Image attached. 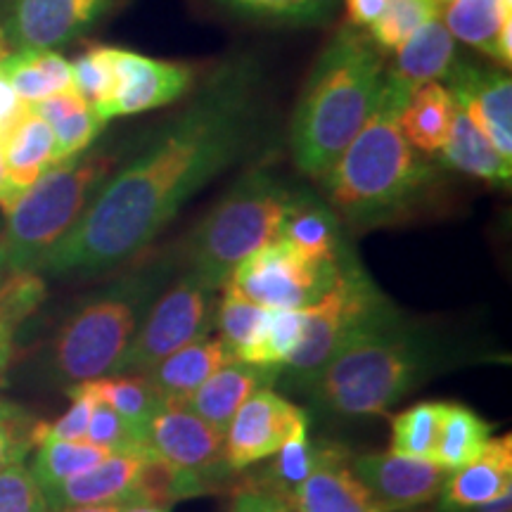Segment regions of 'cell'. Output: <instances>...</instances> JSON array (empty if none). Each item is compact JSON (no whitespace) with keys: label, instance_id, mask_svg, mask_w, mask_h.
<instances>
[{"label":"cell","instance_id":"ee69618b","mask_svg":"<svg viewBox=\"0 0 512 512\" xmlns=\"http://www.w3.org/2000/svg\"><path fill=\"white\" fill-rule=\"evenodd\" d=\"M72 406L64 411L55 422H36L34 427V446L43 439H60V441H86L88 422H91L95 399L81 387H67Z\"/></svg>","mask_w":512,"mask_h":512},{"label":"cell","instance_id":"9c48e42d","mask_svg":"<svg viewBox=\"0 0 512 512\" xmlns=\"http://www.w3.org/2000/svg\"><path fill=\"white\" fill-rule=\"evenodd\" d=\"M219 292L200 273L183 266L147 309L114 375H145L174 351L209 337Z\"/></svg>","mask_w":512,"mask_h":512},{"label":"cell","instance_id":"3957f363","mask_svg":"<svg viewBox=\"0 0 512 512\" xmlns=\"http://www.w3.org/2000/svg\"><path fill=\"white\" fill-rule=\"evenodd\" d=\"M387 62L366 31L339 27L320 50L290 124L292 162L309 178H323L358 136L380 100Z\"/></svg>","mask_w":512,"mask_h":512},{"label":"cell","instance_id":"f35d334b","mask_svg":"<svg viewBox=\"0 0 512 512\" xmlns=\"http://www.w3.org/2000/svg\"><path fill=\"white\" fill-rule=\"evenodd\" d=\"M302 330V309L268 311L264 330H261L259 339H256L254 349L247 354L245 363H254V366H273L280 368V373H283L285 363L290 361L299 339H302Z\"/></svg>","mask_w":512,"mask_h":512},{"label":"cell","instance_id":"836d02e7","mask_svg":"<svg viewBox=\"0 0 512 512\" xmlns=\"http://www.w3.org/2000/svg\"><path fill=\"white\" fill-rule=\"evenodd\" d=\"M46 297V283L38 273H10L0 285V375L8 368L19 325Z\"/></svg>","mask_w":512,"mask_h":512},{"label":"cell","instance_id":"e0dca14e","mask_svg":"<svg viewBox=\"0 0 512 512\" xmlns=\"http://www.w3.org/2000/svg\"><path fill=\"white\" fill-rule=\"evenodd\" d=\"M294 505L302 512H382L351 470V453L335 441H316L313 470Z\"/></svg>","mask_w":512,"mask_h":512},{"label":"cell","instance_id":"b9f144b4","mask_svg":"<svg viewBox=\"0 0 512 512\" xmlns=\"http://www.w3.org/2000/svg\"><path fill=\"white\" fill-rule=\"evenodd\" d=\"M88 444L105 448L110 453H126V451H147L145 439L133 430L114 408L107 403L95 401L91 422L86 432Z\"/></svg>","mask_w":512,"mask_h":512},{"label":"cell","instance_id":"f1b7e54d","mask_svg":"<svg viewBox=\"0 0 512 512\" xmlns=\"http://www.w3.org/2000/svg\"><path fill=\"white\" fill-rule=\"evenodd\" d=\"M437 157L448 169L460 171L465 176L479 178L486 183L510 185L512 159L501 155L496 145L460 110H456L451 133H448L446 145L441 147Z\"/></svg>","mask_w":512,"mask_h":512},{"label":"cell","instance_id":"ffe728a7","mask_svg":"<svg viewBox=\"0 0 512 512\" xmlns=\"http://www.w3.org/2000/svg\"><path fill=\"white\" fill-rule=\"evenodd\" d=\"M152 458L150 451L110 453L91 470L81 472L67 482L43 491L48 508H72V505H98V503H126L131 498L136 482Z\"/></svg>","mask_w":512,"mask_h":512},{"label":"cell","instance_id":"ab89813d","mask_svg":"<svg viewBox=\"0 0 512 512\" xmlns=\"http://www.w3.org/2000/svg\"><path fill=\"white\" fill-rule=\"evenodd\" d=\"M74 93L91 102L93 110L102 102L112 98L117 88V62H114V48L95 46L76 57L72 62Z\"/></svg>","mask_w":512,"mask_h":512},{"label":"cell","instance_id":"f5cc1de1","mask_svg":"<svg viewBox=\"0 0 512 512\" xmlns=\"http://www.w3.org/2000/svg\"><path fill=\"white\" fill-rule=\"evenodd\" d=\"M8 275H10V273H8V271H5L3 261H0V285H3V280H5V278H8Z\"/></svg>","mask_w":512,"mask_h":512},{"label":"cell","instance_id":"681fc988","mask_svg":"<svg viewBox=\"0 0 512 512\" xmlns=\"http://www.w3.org/2000/svg\"><path fill=\"white\" fill-rule=\"evenodd\" d=\"M512 510V489L503 491L501 496H496L494 501L479 505V508L470 510V512H510Z\"/></svg>","mask_w":512,"mask_h":512},{"label":"cell","instance_id":"db71d44e","mask_svg":"<svg viewBox=\"0 0 512 512\" xmlns=\"http://www.w3.org/2000/svg\"><path fill=\"white\" fill-rule=\"evenodd\" d=\"M283 512H302V510H299V508H297V505H285V508H283Z\"/></svg>","mask_w":512,"mask_h":512},{"label":"cell","instance_id":"7dc6e473","mask_svg":"<svg viewBox=\"0 0 512 512\" xmlns=\"http://www.w3.org/2000/svg\"><path fill=\"white\" fill-rule=\"evenodd\" d=\"M3 53H5V48L0 46V55ZM24 107L27 105L17 98L15 91L10 88V83L0 76V136L8 131V126L19 117V114H22Z\"/></svg>","mask_w":512,"mask_h":512},{"label":"cell","instance_id":"8fae6325","mask_svg":"<svg viewBox=\"0 0 512 512\" xmlns=\"http://www.w3.org/2000/svg\"><path fill=\"white\" fill-rule=\"evenodd\" d=\"M226 432L216 430L185 403H162L147 427V451L166 467L216 489L233 472L223 460Z\"/></svg>","mask_w":512,"mask_h":512},{"label":"cell","instance_id":"e575fe53","mask_svg":"<svg viewBox=\"0 0 512 512\" xmlns=\"http://www.w3.org/2000/svg\"><path fill=\"white\" fill-rule=\"evenodd\" d=\"M107 456H110V451L88 444V441L43 439L36 444L34 465L29 470L41 484V489L48 491L67 482V479L81 475V472L91 470Z\"/></svg>","mask_w":512,"mask_h":512},{"label":"cell","instance_id":"d4e9b609","mask_svg":"<svg viewBox=\"0 0 512 512\" xmlns=\"http://www.w3.org/2000/svg\"><path fill=\"white\" fill-rule=\"evenodd\" d=\"M0 76L24 105H34L50 95L74 91L72 62L60 50L19 48L0 55Z\"/></svg>","mask_w":512,"mask_h":512},{"label":"cell","instance_id":"44dd1931","mask_svg":"<svg viewBox=\"0 0 512 512\" xmlns=\"http://www.w3.org/2000/svg\"><path fill=\"white\" fill-rule=\"evenodd\" d=\"M439 17L456 41L491 57L498 67H510L512 0H448Z\"/></svg>","mask_w":512,"mask_h":512},{"label":"cell","instance_id":"bcb514c9","mask_svg":"<svg viewBox=\"0 0 512 512\" xmlns=\"http://www.w3.org/2000/svg\"><path fill=\"white\" fill-rule=\"evenodd\" d=\"M344 5H347L349 27L366 31L370 24L380 19L387 0H344Z\"/></svg>","mask_w":512,"mask_h":512},{"label":"cell","instance_id":"484cf974","mask_svg":"<svg viewBox=\"0 0 512 512\" xmlns=\"http://www.w3.org/2000/svg\"><path fill=\"white\" fill-rule=\"evenodd\" d=\"M456 119V102L444 83L430 81L413 88L399 112V128L403 138L415 152L425 157H437L446 145Z\"/></svg>","mask_w":512,"mask_h":512},{"label":"cell","instance_id":"7402d4cb","mask_svg":"<svg viewBox=\"0 0 512 512\" xmlns=\"http://www.w3.org/2000/svg\"><path fill=\"white\" fill-rule=\"evenodd\" d=\"M280 380V368L254 366L233 358L226 366H221L195 394L185 401L192 413L200 415L216 430L226 432L230 420L240 411L242 403L259 389L273 387Z\"/></svg>","mask_w":512,"mask_h":512},{"label":"cell","instance_id":"5b68a950","mask_svg":"<svg viewBox=\"0 0 512 512\" xmlns=\"http://www.w3.org/2000/svg\"><path fill=\"white\" fill-rule=\"evenodd\" d=\"M124 268L117 278L74 306L55 332L50 370L67 387L117 373L147 309L181 271L174 252L150 254Z\"/></svg>","mask_w":512,"mask_h":512},{"label":"cell","instance_id":"5bb4252c","mask_svg":"<svg viewBox=\"0 0 512 512\" xmlns=\"http://www.w3.org/2000/svg\"><path fill=\"white\" fill-rule=\"evenodd\" d=\"M304 422H311L304 408L285 399L283 394H275L271 387L259 389L242 403L226 427V441H223L226 467L238 475L261 460L273 458Z\"/></svg>","mask_w":512,"mask_h":512},{"label":"cell","instance_id":"8992f818","mask_svg":"<svg viewBox=\"0 0 512 512\" xmlns=\"http://www.w3.org/2000/svg\"><path fill=\"white\" fill-rule=\"evenodd\" d=\"M121 159V150L93 145L55 164L5 211L0 261L8 273H36L38 264L76 226Z\"/></svg>","mask_w":512,"mask_h":512},{"label":"cell","instance_id":"cb8c5ba5","mask_svg":"<svg viewBox=\"0 0 512 512\" xmlns=\"http://www.w3.org/2000/svg\"><path fill=\"white\" fill-rule=\"evenodd\" d=\"M233 361L221 337H204L174 351L145 377L164 403H185L221 366Z\"/></svg>","mask_w":512,"mask_h":512},{"label":"cell","instance_id":"52a82bcc","mask_svg":"<svg viewBox=\"0 0 512 512\" xmlns=\"http://www.w3.org/2000/svg\"><path fill=\"white\" fill-rule=\"evenodd\" d=\"M297 192L266 166L242 174L188 235L181 247L183 266L221 290L249 254L280 238Z\"/></svg>","mask_w":512,"mask_h":512},{"label":"cell","instance_id":"2e32d148","mask_svg":"<svg viewBox=\"0 0 512 512\" xmlns=\"http://www.w3.org/2000/svg\"><path fill=\"white\" fill-rule=\"evenodd\" d=\"M456 110L472 119L501 155L512 159V79L503 67L482 69L456 62L444 81Z\"/></svg>","mask_w":512,"mask_h":512},{"label":"cell","instance_id":"11a10c76","mask_svg":"<svg viewBox=\"0 0 512 512\" xmlns=\"http://www.w3.org/2000/svg\"><path fill=\"white\" fill-rule=\"evenodd\" d=\"M444 3H448V0H439V5H444Z\"/></svg>","mask_w":512,"mask_h":512},{"label":"cell","instance_id":"d6986e66","mask_svg":"<svg viewBox=\"0 0 512 512\" xmlns=\"http://www.w3.org/2000/svg\"><path fill=\"white\" fill-rule=\"evenodd\" d=\"M280 242L297 249L306 259L339 266L354 252L344 233V223L328 202L311 190L299 188L287 219L280 228Z\"/></svg>","mask_w":512,"mask_h":512},{"label":"cell","instance_id":"d590c367","mask_svg":"<svg viewBox=\"0 0 512 512\" xmlns=\"http://www.w3.org/2000/svg\"><path fill=\"white\" fill-rule=\"evenodd\" d=\"M268 311L271 309L254 304L252 299L242 297L240 292L230 290V287H221L214 328H219V337L226 342L233 358L245 361L249 351L254 349L256 339H259L266 325Z\"/></svg>","mask_w":512,"mask_h":512},{"label":"cell","instance_id":"74e56055","mask_svg":"<svg viewBox=\"0 0 512 512\" xmlns=\"http://www.w3.org/2000/svg\"><path fill=\"white\" fill-rule=\"evenodd\" d=\"M439 10V0H387L380 19L370 24L366 34L382 55L394 53L415 29L437 17Z\"/></svg>","mask_w":512,"mask_h":512},{"label":"cell","instance_id":"d6a6232c","mask_svg":"<svg viewBox=\"0 0 512 512\" xmlns=\"http://www.w3.org/2000/svg\"><path fill=\"white\" fill-rule=\"evenodd\" d=\"M309 425L311 422L299 425L275 453L271 465L261 472V477L252 479L254 484L264 486L266 491L290 505H294V496H297L299 486L306 482V477L311 475L313 460H316V441L309 437Z\"/></svg>","mask_w":512,"mask_h":512},{"label":"cell","instance_id":"ac0fdd59","mask_svg":"<svg viewBox=\"0 0 512 512\" xmlns=\"http://www.w3.org/2000/svg\"><path fill=\"white\" fill-rule=\"evenodd\" d=\"M512 489V439L491 437L482 453L448 472L439 494L441 512H470Z\"/></svg>","mask_w":512,"mask_h":512},{"label":"cell","instance_id":"4dcf8cb0","mask_svg":"<svg viewBox=\"0 0 512 512\" xmlns=\"http://www.w3.org/2000/svg\"><path fill=\"white\" fill-rule=\"evenodd\" d=\"M489 439L491 425L482 415L472 411L465 403H446L432 463H437L448 472L458 470V467L472 463L482 453Z\"/></svg>","mask_w":512,"mask_h":512},{"label":"cell","instance_id":"4fadbf2b","mask_svg":"<svg viewBox=\"0 0 512 512\" xmlns=\"http://www.w3.org/2000/svg\"><path fill=\"white\" fill-rule=\"evenodd\" d=\"M117 62V88L112 98L95 107L98 117L110 124L112 119L133 117L183 100L197 81V69L188 62H169L157 57L114 48Z\"/></svg>","mask_w":512,"mask_h":512},{"label":"cell","instance_id":"f6af8a7d","mask_svg":"<svg viewBox=\"0 0 512 512\" xmlns=\"http://www.w3.org/2000/svg\"><path fill=\"white\" fill-rule=\"evenodd\" d=\"M285 505L290 503H285L283 498L273 496L271 491L264 489V486L254 484L252 479H249L238 494H235L230 512H283Z\"/></svg>","mask_w":512,"mask_h":512},{"label":"cell","instance_id":"60d3db41","mask_svg":"<svg viewBox=\"0 0 512 512\" xmlns=\"http://www.w3.org/2000/svg\"><path fill=\"white\" fill-rule=\"evenodd\" d=\"M36 420L17 403L0 399V472L24 463L34 448Z\"/></svg>","mask_w":512,"mask_h":512},{"label":"cell","instance_id":"6da1fadb","mask_svg":"<svg viewBox=\"0 0 512 512\" xmlns=\"http://www.w3.org/2000/svg\"><path fill=\"white\" fill-rule=\"evenodd\" d=\"M259 121V62L252 55L230 57L200 83L181 112L117 164L36 273L95 278L140 259L197 192L245 157Z\"/></svg>","mask_w":512,"mask_h":512},{"label":"cell","instance_id":"f546056e","mask_svg":"<svg viewBox=\"0 0 512 512\" xmlns=\"http://www.w3.org/2000/svg\"><path fill=\"white\" fill-rule=\"evenodd\" d=\"M76 387L91 394L95 401L114 408L147 444V427L164 401L159 399L145 375H107L98 380L79 382Z\"/></svg>","mask_w":512,"mask_h":512},{"label":"cell","instance_id":"8d00e7d4","mask_svg":"<svg viewBox=\"0 0 512 512\" xmlns=\"http://www.w3.org/2000/svg\"><path fill=\"white\" fill-rule=\"evenodd\" d=\"M446 401H420L392 420V453L432 460Z\"/></svg>","mask_w":512,"mask_h":512},{"label":"cell","instance_id":"ba28073f","mask_svg":"<svg viewBox=\"0 0 512 512\" xmlns=\"http://www.w3.org/2000/svg\"><path fill=\"white\" fill-rule=\"evenodd\" d=\"M392 306L387 294L358 261L356 252H351L330 290L316 304L302 309V339L280 373L287 389L309 392L332 358Z\"/></svg>","mask_w":512,"mask_h":512},{"label":"cell","instance_id":"816d5d0a","mask_svg":"<svg viewBox=\"0 0 512 512\" xmlns=\"http://www.w3.org/2000/svg\"><path fill=\"white\" fill-rule=\"evenodd\" d=\"M121 512H169V508H162V505H152V503L128 501V503H124Z\"/></svg>","mask_w":512,"mask_h":512},{"label":"cell","instance_id":"4316f807","mask_svg":"<svg viewBox=\"0 0 512 512\" xmlns=\"http://www.w3.org/2000/svg\"><path fill=\"white\" fill-rule=\"evenodd\" d=\"M0 150L19 190H27L57 164L53 131L29 105L0 136Z\"/></svg>","mask_w":512,"mask_h":512},{"label":"cell","instance_id":"30bf717a","mask_svg":"<svg viewBox=\"0 0 512 512\" xmlns=\"http://www.w3.org/2000/svg\"><path fill=\"white\" fill-rule=\"evenodd\" d=\"M344 264V261H342ZM339 266L306 259L297 249L275 240L256 249L230 273L226 285L264 309H306L337 280Z\"/></svg>","mask_w":512,"mask_h":512},{"label":"cell","instance_id":"7c38bea8","mask_svg":"<svg viewBox=\"0 0 512 512\" xmlns=\"http://www.w3.org/2000/svg\"><path fill=\"white\" fill-rule=\"evenodd\" d=\"M124 0H8L0 43L5 50H57L86 36Z\"/></svg>","mask_w":512,"mask_h":512},{"label":"cell","instance_id":"1f68e13d","mask_svg":"<svg viewBox=\"0 0 512 512\" xmlns=\"http://www.w3.org/2000/svg\"><path fill=\"white\" fill-rule=\"evenodd\" d=\"M230 15L271 27H318L335 15L339 0H214Z\"/></svg>","mask_w":512,"mask_h":512},{"label":"cell","instance_id":"603a6c76","mask_svg":"<svg viewBox=\"0 0 512 512\" xmlns=\"http://www.w3.org/2000/svg\"><path fill=\"white\" fill-rule=\"evenodd\" d=\"M392 55L394 60L392 67H387V79L406 93L422 83L446 81L458 62L456 38L451 36L439 15L415 29Z\"/></svg>","mask_w":512,"mask_h":512},{"label":"cell","instance_id":"277c9868","mask_svg":"<svg viewBox=\"0 0 512 512\" xmlns=\"http://www.w3.org/2000/svg\"><path fill=\"white\" fill-rule=\"evenodd\" d=\"M446 363L439 342L392 306L332 358L306 394L337 418H377Z\"/></svg>","mask_w":512,"mask_h":512},{"label":"cell","instance_id":"83f0119b","mask_svg":"<svg viewBox=\"0 0 512 512\" xmlns=\"http://www.w3.org/2000/svg\"><path fill=\"white\" fill-rule=\"evenodd\" d=\"M29 107L53 131L57 164L93 147L107 126V121L98 117L91 102H86L74 91L50 95V98L34 102Z\"/></svg>","mask_w":512,"mask_h":512},{"label":"cell","instance_id":"7a4b0ae2","mask_svg":"<svg viewBox=\"0 0 512 512\" xmlns=\"http://www.w3.org/2000/svg\"><path fill=\"white\" fill-rule=\"evenodd\" d=\"M408 95L384 79L366 126L320 178L325 202L344 226L377 228L399 221L437 183V166L415 152L399 128Z\"/></svg>","mask_w":512,"mask_h":512},{"label":"cell","instance_id":"9a60e30c","mask_svg":"<svg viewBox=\"0 0 512 512\" xmlns=\"http://www.w3.org/2000/svg\"><path fill=\"white\" fill-rule=\"evenodd\" d=\"M351 470L382 512H406L437 501L448 470L432 460L399 453H363L351 458Z\"/></svg>","mask_w":512,"mask_h":512},{"label":"cell","instance_id":"7bdbcfd3","mask_svg":"<svg viewBox=\"0 0 512 512\" xmlns=\"http://www.w3.org/2000/svg\"><path fill=\"white\" fill-rule=\"evenodd\" d=\"M0 512H50L41 484L24 463L0 472Z\"/></svg>","mask_w":512,"mask_h":512},{"label":"cell","instance_id":"c3c4849f","mask_svg":"<svg viewBox=\"0 0 512 512\" xmlns=\"http://www.w3.org/2000/svg\"><path fill=\"white\" fill-rule=\"evenodd\" d=\"M24 190H19L15 183H12V178L8 174V166H5V159H3V150H0V209L8 211L12 204L19 200V195H22Z\"/></svg>","mask_w":512,"mask_h":512},{"label":"cell","instance_id":"f907efd6","mask_svg":"<svg viewBox=\"0 0 512 512\" xmlns=\"http://www.w3.org/2000/svg\"><path fill=\"white\" fill-rule=\"evenodd\" d=\"M124 503H98V505H72V508H60L50 512H121Z\"/></svg>","mask_w":512,"mask_h":512}]
</instances>
